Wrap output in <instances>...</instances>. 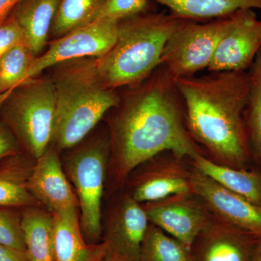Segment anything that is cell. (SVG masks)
I'll use <instances>...</instances> for the list:
<instances>
[{
  "label": "cell",
  "instance_id": "obj_19",
  "mask_svg": "<svg viewBox=\"0 0 261 261\" xmlns=\"http://www.w3.org/2000/svg\"><path fill=\"white\" fill-rule=\"evenodd\" d=\"M34 164L20 154L0 163V207H37L39 202L29 191L27 184Z\"/></svg>",
  "mask_w": 261,
  "mask_h": 261
},
{
  "label": "cell",
  "instance_id": "obj_31",
  "mask_svg": "<svg viewBox=\"0 0 261 261\" xmlns=\"http://www.w3.org/2000/svg\"><path fill=\"white\" fill-rule=\"evenodd\" d=\"M20 0H0V24L11 14Z\"/></svg>",
  "mask_w": 261,
  "mask_h": 261
},
{
  "label": "cell",
  "instance_id": "obj_9",
  "mask_svg": "<svg viewBox=\"0 0 261 261\" xmlns=\"http://www.w3.org/2000/svg\"><path fill=\"white\" fill-rule=\"evenodd\" d=\"M149 223L191 248L214 216L193 193L171 196L142 204Z\"/></svg>",
  "mask_w": 261,
  "mask_h": 261
},
{
  "label": "cell",
  "instance_id": "obj_29",
  "mask_svg": "<svg viewBox=\"0 0 261 261\" xmlns=\"http://www.w3.org/2000/svg\"><path fill=\"white\" fill-rule=\"evenodd\" d=\"M18 154V142L8 128L0 124V161Z\"/></svg>",
  "mask_w": 261,
  "mask_h": 261
},
{
  "label": "cell",
  "instance_id": "obj_15",
  "mask_svg": "<svg viewBox=\"0 0 261 261\" xmlns=\"http://www.w3.org/2000/svg\"><path fill=\"white\" fill-rule=\"evenodd\" d=\"M257 239L214 216L195 239L191 250L195 261H251Z\"/></svg>",
  "mask_w": 261,
  "mask_h": 261
},
{
  "label": "cell",
  "instance_id": "obj_33",
  "mask_svg": "<svg viewBox=\"0 0 261 261\" xmlns=\"http://www.w3.org/2000/svg\"><path fill=\"white\" fill-rule=\"evenodd\" d=\"M251 261H261V238L257 239L255 243Z\"/></svg>",
  "mask_w": 261,
  "mask_h": 261
},
{
  "label": "cell",
  "instance_id": "obj_7",
  "mask_svg": "<svg viewBox=\"0 0 261 261\" xmlns=\"http://www.w3.org/2000/svg\"><path fill=\"white\" fill-rule=\"evenodd\" d=\"M107 161V146L97 142L78 149L66 163L79 201L81 230L89 245H98L102 238L101 205Z\"/></svg>",
  "mask_w": 261,
  "mask_h": 261
},
{
  "label": "cell",
  "instance_id": "obj_6",
  "mask_svg": "<svg viewBox=\"0 0 261 261\" xmlns=\"http://www.w3.org/2000/svg\"><path fill=\"white\" fill-rule=\"evenodd\" d=\"M237 12L208 21L185 20L166 43L161 65L175 80L207 69Z\"/></svg>",
  "mask_w": 261,
  "mask_h": 261
},
{
  "label": "cell",
  "instance_id": "obj_8",
  "mask_svg": "<svg viewBox=\"0 0 261 261\" xmlns=\"http://www.w3.org/2000/svg\"><path fill=\"white\" fill-rule=\"evenodd\" d=\"M118 23L117 20L98 19L58 38L51 43L46 53L34 58L25 82L43 70L65 62L104 56L116 42Z\"/></svg>",
  "mask_w": 261,
  "mask_h": 261
},
{
  "label": "cell",
  "instance_id": "obj_22",
  "mask_svg": "<svg viewBox=\"0 0 261 261\" xmlns=\"http://www.w3.org/2000/svg\"><path fill=\"white\" fill-rule=\"evenodd\" d=\"M106 0H61L50 34L60 38L93 23L99 18Z\"/></svg>",
  "mask_w": 261,
  "mask_h": 261
},
{
  "label": "cell",
  "instance_id": "obj_21",
  "mask_svg": "<svg viewBox=\"0 0 261 261\" xmlns=\"http://www.w3.org/2000/svg\"><path fill=\"white\" fill-rule=\"evenodd\" d=\"M53 214L37 207L21 214L25 255L28 261H56L53 252Z\"/></svg>",
  "mask_w": 261,
  "mask_h": 261
},
{
  "label": "cell",
  "instance_id": "obj_27",
  "mask_svg": "<svg viewBox=\"0 0 261 261\" xmlns=\"http://www.w3.org/2000/svg\"><path fill=\"white\" fill-rule=\"evenodd\" d=\"M149 1L150 0H106L98 19L120 21L135 15L147 13Z\"/></svg>",
  "mask_w": 261,
  "mask_h": 261
},
{
  "label": "cell",
  "instance_id": "obj_20",
  "mask_svg": "<svg viewBox=\"0 0 261 261\" xmlns=\"http://www.w3.org/2000/svg\"><path fill=\"white\" fill-rule=\"evenodd\" d=\"M185 20L208 21L242 10H261V0H150Z\"/></svg>",
  "mask_w": 261,
  "mask_h": 261
},
{
  "label": "cell",
  "instance_id": "obj_14",
  "mask_svg": "<svg viewBox=\"0 0 261 261\" xmlns=\"http://www.w3.org/2000/svg\"><path fill=\"white\" fill-rule=\"evenodd\" d=\"M27 187L37 202L53 214L79 207L76 195L53 149L47 148L36 159Z\"/></svg>",
  "mask_w": 261,
  "mask_h": 261
},
{
  "label": "cell",
  "instance_id": "obj_17",
  "mask_svg": "<svg viewBox=\"0 0 261 261\" xmlns=\"http://www.w3.org/2000/svg\"><path fill=\"white\" fill-rule=\"evenodd\" d=\"M191 160L192 166L224 188L261 207V170L238 169L223 166L204 154Z\"/></svg>",
  "mask_w": 261,
  "mask_h": 261
},
{
  "label": "cell",
  "instance_id": "obj_32",
  "mask_svg": "<svg viewBox=\"0 0 261 261\" xmlns=\"http://www.w3.org/2000/svg\"><path fill=\"white\" fill-rule=\"evenodd\" d=\"M95 261H122L119 257L108 252L104 244L100 243L99 252H98Z\"/></svg>",
  "mask_w": 261,
  "mask_h": 261
},
{
  "label": "cell",
  "instance_id": "obj_25",
  "mask_svg": "<svg viewBox=\"0 0 261 261\" xmlns=\"http://www.w3.org/2000/svg\"><path fill=\"white\" fill-rule=\"evenodd\" d=\"M35 58L25 44L15 46L0 58V99L25 82Z\"/></svg>",
  "mask_w": 261,
  "mask_h": 261
},
{
  "label": "cell",
  "instance_id": "obj_24",
  "mask_svg": "<svg viewBox=\"0 0 261 261\" xmlns=\"http://www.w3.org/2000/svg\"><path fill=\"white\" fill-rule=\"evenodd\" d=\"M140 261H195L191 248L149 224L141 249Z\"/></svg>",
  "mask_w": 261,
  "mask_h": 261
},
{
  "label": "cell",
  "instance_id": "obj_18",
  "mask_svg": "<svg viewBox=\"0 0 261 261\" xmlns=\"http://www.w3.org/2000/svg\"><path fill=\"white\" fill-rule=\"evenodd\" d=\"M61 0H20L12 11L23 29L27 47L37 57L50 34Z\"/></svg>",
  "mask_w": 261,
  "mask_h": 261
},
{
  "label": "cell",
  "instance_id": "obj_1",
  "mask_svg": "<svg viewBox=\"0 0 261 261\" xmlns=\"http://www.w3.org/2000/svg\"><path fill=\"white\" fill-rule=\"evenodd\" d=\"M128 87L110 122L113 172L118 184H124L136 168L162 152L190 159L203 154L187 129L176 80L162 65Z\"/></svg>",
  "mask_w": 261,
  "mask_h": 261
},
{
  "label": "cell",
  "instance_id": "obj_2",
  "mask_svg": "<svg viewBox=\"0 0 261 261\" xmlns=\"http://www.w3.org/2000/svg\"><path fill=\"white\" fill-rule=\"evenodd\" d=\"M176 82L185 103L187 129L196 143L214 162L250 169L252 160L244 119L249 70L209 72Z\"/></svg>",
  "mask_w": 261,
  "mask_h": 261
},
{
  "label": "cell",
  "instance_id": "obj_12",
  "mask_svg": "<svg viewBox=\"0 0 261 261\" xmlns=\"http://www.w3.org/2000/svg\"><path fill=\"white\" fill-rule=\"evenodd\" d=\"M184 159L164 152L149 160L145 171L135 178L129 195L145 204L192 193V169H187Z\"/></svg>",
  "mask_w": 261,
  "mask_h": 261
},
{
  "label": "cell",
  "instance_id": "obj_3",
  "mask_svg": "<svg viewBox=\"0 0 261 261\" xmlns=\"http://www.w3.org/2000/svg\"><path fill=\"white\" fill-rule=\"evenodd\" d=\"M185 19L171 13H142L120 20L116 42L94 58L99 79L111 89L142 82L161 65L169 38Z\"/></svg>",
  "mask_w": 261,
  "mask_h": 261
},
{
  "label": "cell",
  "instance_id": "obj_5",
  "mask_svg": "<svg viewBox=\"0 0 261 261\" xmlns=\"http://www.w3.org/2000/svg\"><path fill=\"white\" fill-rule=\"evenodd\" d=\"M7 124L37 159L53 140L56 99L53 81L30 80L0 99Z\"/></svg>",
  "mask_w": 261,
  "mask_h": 261
},
{
  "label": "cell",
  "instance_id": "obj_13",
  "mask_svg": "<svg viewBox=\"0 0 261 261\" xmlns=\"http://www.w3.org/2000/svg\"><path fill=\"white\" fill-rule=\"evenodd\" d=\"M149 224L142 204L128 194L113 211L103 244L108 252L122 261H140Z\"/></svg>",
  "mask_w": 261,
  "mask_h": 261
},
{
  "label": "cell",
  "instance_id": "obj_30",
  "mask_svg": "<svg viewBox=\"0 0 261 261\" xmlns=\"http://www.w3.org/2000/svg\"><path fill=\"white\" fill-rule=\"evenodd\" d=\"M0 261H28L25 252L0 244Z\"/></svg>",
  "mask_w": 261,
  "mask_h": 261
},
{
  "label": "cell",
  "instance_id": "obj_23",
  "mask_svg": "<svg viewBox=\"0 0 261 261\" xmlns=\"http://www.w3.org/2000/svg\"><path fill=\"white\" fill-rule=\"evenodd\" d=\"M249 72L250 91L244 119L252 161L261 170V49Z\"/></svg>",
  "mask_w": 261,
  "mask_h": 261
},
{
  "label": "cell",
  "instance_id": "obj_26",
  "mask_svg": "<svg viewBox=\"0 0 261 261\" xmlns=\"http://www.w3.org/2000/svg\"><path fill=\"white\" fill-rule=\"evenodd\" d=\"M16 209L0 207V244L25 252L21 215Z\"/></svg>",
  "mask_w": 261,
  "mask_h": 261
},
{
  "label": "cell",
  "instance_id": "obj_10",
  "mask_svg": "<svg viewBox=\"0 0 261 261\" xmlns=\"http://www.w3.org/2000/svg\"><path fill=\"white\" fill-rule=\"evenodd\" d=\"M192 193L198 197L216 219L261 238V207L224 188L192 167Z\"/></svg>",
  "mask_w": 261,
  "mask_h": 261
},
{
  "label": "cell",
  "instance_id": "obj_28",
  "mask_svg": "<svg viewBox=\"0 0 261 261\" xmlns=\"http://www.w3.org/2000/svg\"><path fill=\"white\" fill-rule=\"evenodd\" d=\"M21 44H27L23 29L16 19L10 15L0 24V58L12 48Z\"/></svg>",
  "mask_w": 261,
  "mask_h": 261
},
{
  "label": "cell",
  "instance_id": "obj_16",
  "mask_svg": "<svg viewBox=\"0 0 261 261\" xmlns=\"http://www.w3.org/2000/svg\"><path fill=\"white\" fill-rule=\"evenodd\" d=\"M56 261H95L100 243L89 245L81 230L78 208L53 214Z\"/></svg>",
  "mask_w": 261,
  "mask_h": 261
},
{
  "label": "cell",
  "instance_id": "obj_4",
  "mask_svg": "<svg viewBox=\"0 0 261 261\" xmlns=\"http://www.w3.org/2000/svg\"><path fill=\"white\" fill-rule=\"evenodd\" d=\"M58 65L53 83L56 108L53 140L57 148L78 145L98 122L118 106L120 95L99 79L94 59H78Z\"/></svg>",
  "mask_w": 261,
  "mask_h": 261
},
{
  "label": "cell",
  "instance_id": "obj_11",
  "mask_svg": "<svg viewBox=\"0 0 261 261\" xmlns=\"http://www.w3.org/2000/svg\"><path fill=\"white\" fill-rule=\"evenodd\" d=\"M261 49V20L255 10L237 12L234 21L220 41L208 72L246 71Z\"/></svg>",
  "mask_w": 261,
  "mask_h": 261
}]
</instances>
